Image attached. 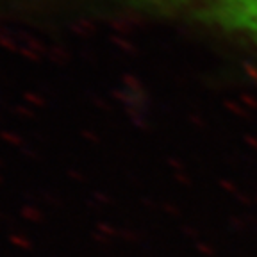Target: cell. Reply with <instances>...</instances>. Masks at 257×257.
<instances>
[{
	"label": "cell",
	"mask_w": 257,
	"mask_h": 257,
	"mask_svg": "<svg viewBox=\"0 0 257 257\" xmlns=\"http://www.w3.org/2000/svg\"><path fill=\"white\" fill-rule=\"evenodd\" d=\"M170 15L257 45V0H149Z\"/></svg>",
	"instance_id": "1"
}]
</instances>
